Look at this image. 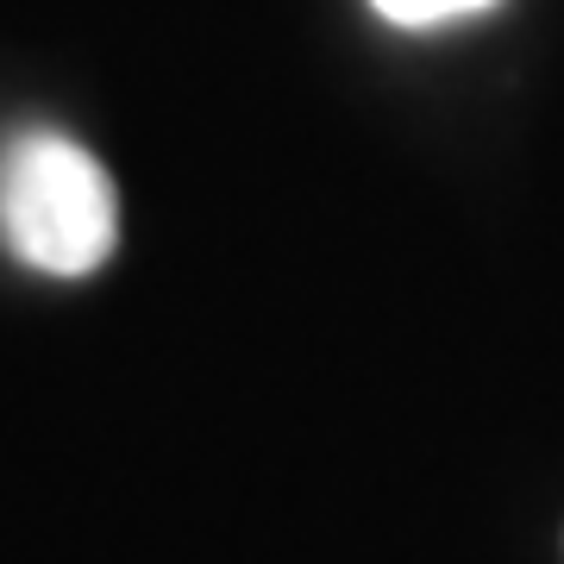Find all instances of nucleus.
<instances>
[{
  "instance_id": "obj_1",
  "label": "nucleus",
  "mask_w": 564,
  "mask_h": 564,
  "mask_svg": "<svg viewBox=\"0 0 564 564\" xmlns=\"http://www.w3.org/2000/svg\"><path fill=\"white\" fill-rule=\"evenodd\" d=\"M0 239L44 276H88L120 239L107 170L63 132H20L0 151Z\"/></svg>"
},
{
  "instance_id": "obj_2",
  "label": "nucleus",
  "mask_w": 564,
  "mask_h": 564,
  "mask_svg": "<svg viewBox=\"0 0 564 564\" xmlns=\"http://www.w3.org/2000/svg\"><path fill=\"white\" fill-rule=\"evenodd\" d=\"M377 13H383L389 25H445V20H464V13H484V7H496V0H370Z\"/></svg>"
}]
</instances>
